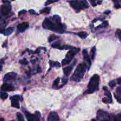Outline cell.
I'll return each mask as SVG.
<instances>
[{
  "mask_svg": "<svg viewBox=\"0 0 121 121\" xmlns=\"http://www.w3.org/2000/svg\"><path fill=\"white\" fill-rule=\"evenodd\" d=\"M43 27L46 29L50 30L53 31L57 32L59 33H63L65 31V29L63 26L61 25V23H57V22H54L51 21L48 18H46L43 22Z\"/></svg>",
  "mask_w": 121,
  "mask_h": 121,
  "instance_id": "1",
  "label": "cell"
},
{
  "mask_svg": "<svg viewBox=\"0 0 121 121\" xmlns=\"http://www.w3.org/2000/svg\"><path fill=\"white\" fill-rule=\"evenodd\" d=\"M86 63H82L78 65L77 68L76 69L75 72L72 75L71 80L74 82H79L83 78L86 71Z\"/></svg>",
  "mask_w": 121,
  "mask_h": 121,
  "instance_id": "2",
  "label": "cell"
},
{
  "mask_svg": "<svg viewBox=\"0 0 121 121\" xmlns=\"http://www.w3.org/2000/svg\"><path fill=\"white\" fill-rule=\"evenodd\" d=\"M99 76L98 74H95L91 78L88 85V89L85 93H92L99 89Z\"/></svg>",
  "mask_w": 121,
  "mask_h": 121,
  "instance_id": "3",
  "label": "cell"
},
{
  "mask_svg": "<svg viewBox=\"0 0 121 121\" xmlns=\"http://www.w3.org/2000/svg\"><path fill=\"white\" fill-rule=\"evenodd\" d=\"M79 51H80V48H76V47H72L70 49V50L69 51V52L67 53L66 58L64 60H63L62 62H61L63 66H65V65L69 63L71 61V60H72V59H73V56L76 55L77 53H78Z\"/></svg>",
  "mask_w": 121,
  "mask_h": 121,
  "instance_id": "4",
  "label": "cell"
},
{
  "mask_svg": "<svg viewBox=\"0 0 121 121\" xmlns=\"http://www.w3.org/2000/svg\"><path fill=\"white\" fill-rule=\"evenodd\" d=\"M71 7L74 9H82L87 8L88 4L86 1H70Z\"/></svg>",
  "mask_w": 121,
  "mask_h": 121,
  "instance_id": "5",
  "label": "cell"
},
{
  "mask_svg": "<svg viewBox=\"0 0 121 121\" xmlns=\"http://www.w3.org/2000/svg\"><path fill=\"white\" fill-rule=\"evenodd\" d=\"M22 100L21 97L18 95L13 96L11 97V106L17 109L20 108V104H19V100Z\"/></svg>",
  "mask_w": 121,
  "mask_h": 121,
  "instance_id": "6",
  "label": "cell"
},
{
  "mask_svg": "<svg viewBox=\"0 0 121 121\" xmlns=\"http://www.w3.org/2000/svg\"><path fill=\"white\" fill-rule=\"evenodd\" d=\"M17 74L14 72H10V73H8L5 75L4 78V82H9V81H13L16 79Z\"/></svg>",
  "mask_w": 121,
  "mask_h": 121,
  "instance_id": "7",
  "label": "cell"
},
{
  "mask_svg": "<svg viewBox=\"0 0 121 121\" xmlns=\"http://www.w3.org/2000/svg\"><path fill=\"white\" fill-rule=\"evenodd\" d=\"M11 9V6L8 4H4L1 5V13L2 15H7L9 14L10 12Z\"/></svg>",
  "mask_w": 121,
  "mask_h": 121,
  "instance_id": "8",
  "label": "cell"
},
{
  "mask_svg": "<svg viewBox=\"0 0 121 121\" xmlns=\"http://www.w3.org/2000/svg\"><path fill=\"white\" fill-rule=\"evenodd\" d=\"M59 117L56 112H51L48 117L47 121H59Z\"/></svg>",
  "mask_w": 121,
  "mask_h": 121,
  "instance_id": "9",
  "label": "cell"
},
{
  "mask_svg": "<svg viewBox=\"0 0 121 121\" xmlns=\"http://www.w3.org/2000/svg\"><path fill=\"white\" fill-rule=\"evenodd\" d=\"M29 27V24L27 22H22V23L19 24L17 26L18 30L20 32H23Z\"/></svg>",
  "mask_w": 121,
  "mask_h": 121,
  "instance_id": "10",
  "label": "cell"
},
{
  "mask_svg": "<svg viewBox=\"0 0 121 121\" xmlns=\"http://www.w3.org/2000/svg\"><path fill=\"white\" fill-rule=\"evenodd\" d=\"M1 89L4 91H13L14 90V87L9 83H4L1 86Z\"/></svg>",
  "mask_w": 121,
  "mask_h": 121,
  "instance_id": "11",
  "label": "cell"
},
{
  "mask_svg": "<svg viewBox=\"0 0 121 121\" xmlns=\"http://www.w3.org/2000/svg\"><path fill=\"white\" fill-rule=\"evenodd\" d=\"M76 63V60L74 61V62L73 63V64L72 65H71V66H68V67H66V68L63 69L64 74H65L66 76H68L70 75V74L71 72H72V69H73V66L75 65Z\"/></svg>",
  "mask_w": 121,
  "mask_h": 121,
  "instance_id": "12",
  "label": "cell"
},
{
  "mask_svg": "<svg viewBox=\"0 0 121 121\" xmlns=\"http://www.w3.org/2000/svg\"><path fill=\"white\" fill-rule=\"evenodd\" d=\"M83 57H84V59L88 63L89 66H91V59L89 57V55L88 53H87V51L86 50H83Z\"/></svg>",
  "mask_w": 121,
  "mask_h": 121,
  "instance_id": "13",
  "label": "cell"
},
{
  "mask_svg": "<svg viewBox=\"0 0 121 121\" xmlns=\"http://www.w3.org/2000/svg\"><path fill=\"white\" fill-rule=\"evenodd\" d=\"M117 93L118 94V97L116 96V95H115V97L117 99V100H118L119 102L121 103V86L120 87H118L117 90Z\"/></svg>",
  "mask_w": 121,
  "mask_h": 121,
  "instance_id": "14",
  "label": "cell"
},
{
  "mask_svg": "<svg viewBox=\"0 0 121 121\" xmlns=\"http://www.w3.org/2000/svg\"><path fill=\"white\" fill-rule=\"evenodd\" d=\"M76 35L80 37L82 39H85V38L87 37L88 36V34H87L86 32H84V31H82V32H79V33H76Z\"/></svg>",
  "mask_w": 121,
  "mask_h": 121,
  "instance_id": "15",
  "label": "cell"
},
{
  "mask_svg": "<svg viewBox=\"0 0 121 121\" xmlns=\"http://www.w3.org/2000/svg\"><path fill=\"white\" fill-rule=\"evenodd\" d=\"M52 47H53V48H59V49L60 50H63V49H65V47H64V46H61V44H60V43L59 42H57V43H55L53 44L52 45Z\"/></svg>",
  "mask_w": 121,
  "mask_h": 121,
  "instance_id": "16",
  "label": "cell"
},
{
  "mask_svg": "<svg viewBox=\"0 0 121 121\" xmlns=\"http://www.w3.org/2000/svg\"><path fill=\"white\" fill-rule=\"evenodd\" d=\"M14 31V28L13 27H9V28H7L4 31V35H9L12 34V33Z\"/></svg>",
  "mask_w": 121,
  "mask_h": 121,
  "instance_id": "17",
  "label": "cell"
},
{
  "mask_svg": "<svg viewBox=\"0 0 121 121\" xmlns=\"http://www.w3.org/2000/svg\"><path fill=\"white\" fill-rule=\"evenodd\" d=\"M50 67L52 68L53 67H55V66H57V67H60V64L57 61H50Z\"/></svg>",
  "mask_w": 121,
  "mask_h": 121,
  "instance_id": "18",
  "label": "cell"
},
{
  "mask_svg": "<svg viewBox=\"0 0 121 121\" xmlns=\"http://www.w3.org/2000/svg\"><path fill=\"white\" fill-rule=\"evenodd\" d=\"M59 82H60V78H57V79L54 80V82H53L52 87H53V89L57 88L58 85H59Z\"/></svg>",
  "mask_w": 121,
  "mask_h": 121,
  "instance_id": "19",
  "label": "cell"
},
{
  "mask_svg": "<svg viewBox=\"0 0 121 121\" xmlns=\"http://www.w3.org/2000/svg\"><path fill=\"white\" fill-rule=\"evenodd\" d=\"M40 117V114L39 112H35L34 117L31 121H39V118Z\"/></svg>",
  "mask_w": 121,
  "mask_h": 121,
  "instance_id": "20",
  "label": "cell"
},
{
  "mask_svg": "<svg viewBox=\"0 0 121 121\" xmlns=\"http://www.w3.org/2000/svg\"><path fill=\"white\" fill-rule=\"evenodd\" d=\"M53 20L56 21V22L57 23H61V18L60 17L57 15H56L53 16Z\"/></svg>",
  "mask_w": 121,
  "mask_h": 121,
  "instance_id": "21",
  "label": "cell"
},
{
  "mask_svg": "<svg viewBox=\"0 0 121 121\" xmlns=\"http://www.w3.org/2000/svg\"><path fill=\"white\" fill-rule=\"evenodd\" d=\"M0 98L2 99H6L8 98V94L6 92H1L0 93Z\"/></svg>",
  "mask_w": 121,
  "mask_h": 121,
  "instance_id": "22",
  "label": "cell"
},
{
  "mask_svg": "<svg viewBox=\"0 0 121 121\" xmlns=\"http://www.w3.org/2000/svg\"><path fill=\"white\" fill-rule=\"evenodd\" d=\"M59 37L56 36V35H51L50 37H49V39H48V41L49 42H52V41H53L54 40H56V39H59Z\"/></svg>",
  "mask_w": 121,
  "mask_h": 121,
  "instance_id": "23",
  "label": "cell"
},
{
  "mask_svg": "<svg viewBox=\"0 0 121 121\" xmlns=\"http://www.w3.org/2000/svg\"><path fill=\"white\" fill-rule=\"evenodd\" d=\"M17 118L18 121H24L22 115L20 113H18V112L17 113Z\"/></svg>",
  "mask_w": 121,
  "mask_h": 121,
  "instance_id": "24",
  "label": "cell"
},
{
  "mask_svg": "<svg viewBox=\"0 0 121 121\" xmlns=\"http://www.w3.org/2000/svg\"><path fill=\"white\" fill-rule=\"evenodd\" d=\"M113 121H121V113H119L115 116Z\"/></svg>",
  "mask_w": 121,
  "mask_h": 121,
  "instance_id": "25",
  "label": "cell"
},
{
  "mask_svg": "<svg viewBox=\"0 0 121 121\" xmlns=\"http://www.w3.org/2000/svg\"><path fill=\"white\" fill-rule=\"evenodd\" d=\"M103 102L106 103V104H108V103H111L112 102V98H103Z\"/></svg>",
  "mask_w": 121,
  "mask_h": 121,
  "instance_id": "26",
  "label": "cell"
},
{
  "mask_svg": "<svg viewBox=\"0 0 121 121\" xmlns=\"http://www.w3.org/2000/svg\"><path fill=\"white\" fill-rule=\"evenodd\" d=\"M50 7H46V8H44L43 9H42V10L40 11V13L48 14V13H50Z\"/></svg>",
  "mask_w": 121,
  "mask_h": 121,
  "instance_id": "27",
  "label": "cell"
},
{
  "mask_svg": "<svg viewBox=\"0 0 121 121\" xmlns=\"http://www.w3.org/2000/svg\"><path fill=\"white\" fill-rule=\"evenodd\" d=\"M96 52V47H93L91 50V59H93L95 57V54Z\"/></svg>",
  "mask_w": 121,
  "mask_h": 121,
  "instance_id": "28",
  "label": "cell"
},
{
  "mask_svg": "<svg viewBox=\"0 0 121 121\" xmlns=\"http://www.w3.org/2000/svg\"><path fill=\"white\" fill-rule=\"evenodd\" d=\"M108 26V22L107 21H105L100 26H98V28H105V27H107Z\"/></svg>",
  "mask_w": 121,
  "mask_h": 121,
  "instance_id": "29",
  "label": "cell"
},
{
  "mask_svg": "<svg viewBox=\"0 0 121 121\" xmlns=\"http://www.w3.org/2000/svg\"><path fill=\"white\" fill-rule=\"evenodd\" d=\"M101 121H110V118L109 117L108 115L107 114V113L105 115L104 117H103Z\"/></svg>",
  "mask_w": 121,
  "mask_h": 121,
  "instance_id": "30",
  "label": "cell"
},
{
  "mask_svg": "<svg viewBox=\"0 0 121 121\" xmlns=\"http://www.w3.org/2000/svg\"><path fill=\"white\" fill-rule=\"evenodd\" d=\"M109 85L110 87L113 88V87H114L116 85L115 82L114 80H112V81H111L109 83Z\"/></svg>",
  "mask_w": 121,
  "mask_h": 121,
  "instance_id": "31",
  "label": "cell"
},
{
  "mask_svg": "<svg viewBox=\"0 0 121 121\" xmlns=\"http://www.w3.org/2000/svg\"><path fill=\"white\" fill-rule=\"evenodd\" d=\"M117 34L118 35V38H119V40L121 41V30L118 29L117 30Z\"/></svg>",
  "mask_w": 121,
  "mask_h": 121,
  "instance_id": "32",
  "label": "cell"
},
{
  "mask_svg": "<svg viewBox=\"0 0 121 121\" xmlns=\"http://www.w3.org/2000/svg\"><path fill=\"white\" fill-rule=\"evenodd\" d=\"M20 63L21 64V65H26L28 64V61H27L26 59H23V60H21L20 61Z\"/></svg>",
  "mask_w": 121,
  "mask_h": 121,
  "instance_id": "33",
  "label": "cell"
},
{
  "mask_svg": "<svg viewBox=\"0 0 121 121\" xmlns=\"http://www.w3.org/2000/svg\"><path fill=\"white\" fill-rule=\"evenodd\" d=\"M105 95L108 97V98H112V95H111V92H109L108 91H105Z\"/></svg>",
  "mask_w": 121,
  "mask_h": 121,
  "instance_id": "34",
  "label": "cell"
},
{
  "mask_svg": "<svg viewBox=\"0 0 121 121\" xmlns=\"http://www.w3.org/2000/svg\"><path fill=\"white\" fill-rule=\"evenodd\" d=\"M56 1H47V2H46L45 5H47L50 4H52V3H54V2H56Z\"/></svg>",
  "mask_w": 121,
  "mask_h": 121,
  "instance_id": "35",
  "label": "cell"
},
{
  "mask_svg": "<svg viewBox=\"0 0 121 121\" xmlns=\"http://www.w3.org/2000/svg\"><path fill=\"white\" fill-rule=\"evenodd\" d=\"M29 12L31 14H33V15H37V14L35 13V11H34V9H30V10L29 11Z\"/></svg>",
  "mask_w": 121,
  "mask_h": 121,
  "instance_id": "36",
  "label": "cell"
},
{
  "mask_svg": "<svg viewBox=\"0 0 121 121\" xmlns=\"http://www.w3.org/2000/svg\"><path fill=\"white\" fill-rule=\"evenodd\" d=\"M3 63V60H0V71H1L2 70V64Z\"/></svg>",
  "mask_w": 121,
  "mask_h": 121,
  "instance_id": "37",
  "label": "cell"
},
{
  "mask_svg": "<svg viewBox=\"0 0 121 121\" xmlns=\"http://www.w3.org/2000/svg\"><path fill=\"white\" fill-rule=\"evenodd\" d=\"M115 7L116 8H121V5L118 3H116L115 4Z\"/></svg>",
  "mask_w": 121,
  "mask_h": 121,
  "instance_id": "38",
  "label": "cell"
},
{
  "mask_svg": "<svg viewBox=\"0 0 121 121\" xmlns=\"http://www.w3.org/2000/svg\"><path fill=\"white\" fill-rule=\"evenodd\" d=\"M117 83H118L119 85H121V78H118V79H117Z\"/></svg>",
  "mask_w": 121,
  "mask_h": 121,
  "instance_id": "39",
  "label": "cell"
},
{
  "mask_svg": "<svg viewBox=\"0 0 121 121\" xmlns=\"http://www.w3.org/2000/svg\"><path fill=\"white\" fill-rule=\"evenodd\" d=\"M91 3H92V5H93V6H96V2H95V1H91Z\"/></svg>",
  "mask_w": 121,
  "mask_h": 121,
  "instance_id": "40",
  "label": "cell"
},
{
  "mask_svg": "<svg viewBox=\"0 0 121 121\" xmlns=\"http://www.w3.org/2000/svg\"><path fill=\"white\" fill-rule=\"evenodd\" d=\"M26 10H22V11H21L19 12V13H18V14H19V15H20V14H22V13H26Z\"/></svg>",
  "mask_w": 121,
  "mask_h": 121,
  "instance_id": "41",
  "label": "cell"
},
{
  "mask_svg": "<svg viewBox=\"0 0 121 121\" xmlns=\"http://www.w3.org/2000/svg\"><path fill=\"white\" fill-rule=\"evenodd\" d=\"M2 2H3V3H8V4L10 3V2H9V1H2Z\"/></svg>",
  "mask_w": 121,
  "mask_h": 121,
  "instance_id": "42",
  "label": "cell"
},
{
  "mask_svg": "<svg viewBox=\"0 0 121 121\" xmlns=\"http://www.w3.org/2000/svg\"><path fill=\"white\" fill-rule=\"evenodd\" d=\"M103 89H104L105 90V91H108V89H107V87H104V88H103Z\"/></svg>",
  "mask_w": 121,
  "mask_h": 121,
  "instance_id": "43",
  "label": "cell"
},
{
  "mask_svg": "<svg viewBox=\"0 0 121 121\" xmlns=\"http://www.w3.org/2000/svg\"><path fill=\"white\" fill-rule=\"evenodd\" d=\"M110 12H111L110 11H105V14H108V13H109Z\"/></svg>",
  "mask_w": 121,
  "mask_h": 121,
  "instance_id": "44",
  "label": "cell"
},
{
  "mask_svg": "<svg viewBox=\"0 0 121 121\" xmlns=\"http://www.w3.org/2000/svg\"><path fill=\"white\" fill-rule=\"evenodd\" d=\"M0 121H5L4 119L2 118H0Z\"/></svg>",
  "mask_w": 121,
  "mask_h": 121,
  "instance_id": "45",
  "label": "cell"
},
{
  "mask_svg": "<svg viewBox=\"0 0 121 121\" xmlns=\"http://www.w3.org/2000/svg\"><path fill=\"white\" fill-rule=\"evenodd\" d=\"M102 3V1H98V4H101Z\"/></svg>",
  "mask_w": 121,
  "mask_h": 121,
  "instance_id": "46",
  "label": "cell"
}]
</instances>
